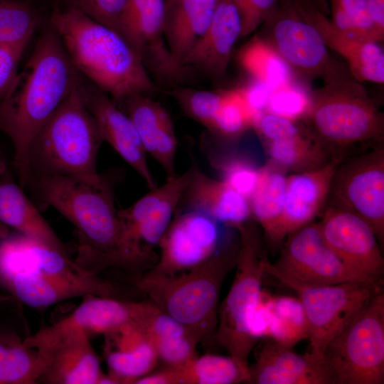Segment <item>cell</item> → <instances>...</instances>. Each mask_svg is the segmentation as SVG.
<instances>
[{"instance_id": "12", "label": "cell", "mask_w": 384, "mask_h": 384, "mask_svg": "<svg viewBox=\"0 0 384 384\" xmlns=\"http://www.w3.org/2000/svg\"><path fill=\"white\" fill-rule=\"evenodd\" d=\"M267 40L291 68L305 79L325 83L351 75L349 70L329 53L316 28L306 21L292 0H282L265 21Z\"/></svg>"}, {"instance_id": "39", "label": "cell", "mask_w": 384, "mask_h": 384, "mask_svg": "<svg viewBox=\"0 0 384 384\" xmlns=\"http://www.w3.org/2000/svg\"><path fill=\"white\" fill-rule=\"evenodd\" d=\"M334 26L344 33L378 43L383 41L369 15L365 0H330Z\"/></svg>"}, {"instance_id": "48", "label": "cell", "mask_w": 384, "mask_h": 384, "mask_svg": "<svg viewBox=\"0 0 384 384\" xmlns=\"http://www.w3.org/2000/svg\"><path fill=\"white\" fill-rule=\"evenodd\" d=\"M272 299L271 294L262 289L250 325V334L255 341L270 337L273 321Z\"/></svg>"}, {"instance_id": "27", "label": "cell", "mask_w": 384, "mask_h": 384, "mask_svg": "<svg viewBox=\"0 0 384 384\" xmlns=\"http://www.w3.org/2000/svg\"><path fill=\"white\" fill-rule=\"evenodd\" d=\"M250 377L230 356L206 354L176 367L147 374L134 384H236Z\"/></svg>"}, {"instance_id": "42", "label": "cell", "mask_w": 384, "mask_h": 384, "mask_svg": "<svg viewBox=\"0 0 384 384\" xmlns=\"http://www.w3.org/2000/svg\"><path fill=\"white\" fill-rule=\"evenodd\" d=\"M127 1L66 0V7L78 10L95 21L118 33L119 18Z\"/></svg>"}, {"instance_id": "14", "label": "cell", "mask_w": 384, "mask_h": 384, "mask_svg": "<svg viewBox=\"0 0 384 384\" xmlns=\"http://www.w3.org/2000/svg\"><path fill=\"white\" fill-rule=\"evenodd\" d=\"M331 203L361 218L384 243V146L346 157L336 166L331 183Z\"/></svg>"}, {"instance_id": "50", "label": "cell", "mask_w": 384, "mask_h": 384, "mask_svg": "<svg viewBox=\"0 0 384 384\" xmlns=\"http://www.w3.org/2000/svg\"><path fill=\"white\" fill-rule=\"evenodd\" d=\"M21 309V302L11 295H0V328H23L26 323L13 321H24Z\"/></svg>"}, {"instance_id": "28", "label": "cell", "mask_w": 384, "mask_h": 384, "mask_svg": "<svg viewBox=\"0 0 384 384\" xmlns=\"http://www.w3.org/2000/svg\"><path fill=\"white\" fill-rule=\"evenodd\" d=\"M218 0H179L168 26H164L167 46L180 69L183 61L208 27Z\"/></svg>"}, {"instance_id": "19", "label": "cell", "mask_w": 384, "mask_h": 384, "mask_svg": "<svg viewBox=\"0 0 384 384\" xmlns=\"http://www.w3.org/2000/svg\"><path fill=\"white\" fill-rule=\"evenodd\" d=\"M299 15L314 26L327 48L347 62L350 73L359 82H384V53L378 42L348 35L337 28L312 0H292Z\"/></svg>"}, {"instance_id": "3", "label": "cell", "mask_w": 384, "mask_h": 384, "mask_svg": "<svg viewBox=\"0 0 384 384\" xmlns=\"http://www.w3.org/2000/svg\"><path fill=\"white\" fill-rule=\"evenodd\" d=\"M0 287L21 303L41 309L78 297L120 299L123 289L23 235L0 242Z\"/></svg>"}, {"instance_id": "21", "label": "cell", "mask_w": 384, "mask_h": 384, "mask_svg": "<svg viewBox=\"0 0 384 384\" xmlns=\"http://www.w3.org/2000/svg\"><path fill=\"white\" fill-rule=\"evenodd\" d=\"M336 165L331 161L318 169L287 176L284 211L269 240L272 245L282 246L289 234L311 223L324 208Z\"/></svg>"}, {"instance_id": "29", "label": "cell", "mask_w": 384, "mask_h": 384, "mask_svg": "<svg viewBox=\"0 0 384 384\" xmlns=\"http://www.w3.org/2000/svg\"><path fill=\"white\" fill-rule=\"evenodd\" d=\"M23 329L0 328V384H36L46 364L43 354L26 344Z\"/></svg>"}, {"instance_id": "15", "label": "cell", "mask_w": 384, "mask_h": 384, "mask_svg": "<svg viewBox=\"0 0 384 384\" xmlns=\"http://www.w3.org/2000/svg\"><path fill=\"white\" fill-rule=\"evenodd\" d=\"M24 341L46 358L38 383L102 384L105 374L85 331L53 324L28 336Z\"/></svg>"}, {"instance_id": "5", "label": "cell", "mask_w": 384, "mask_h": 384, "mask_svg": "<svg viewBox=\"0 0 384 384\" xmlns=\"http://www.w3.org/2000/svg\"><path fill=\"white\" fill-rule=\"evenodd\" d=\"M238 250L239 244L221 249L206 262L172 276L145 273L135 279L134 285L210 348L215 342L220 288L235 267Z\"/></svg>"}, {"instance_id": "4", "label": "cell", "mask_w": 384, "mask_h": 384, "mask_svg": "<svg viewBox=\"0 0 384 384\" xmlns=\"http://www.w3.org/2000/svg\"><path fill=\"white\" fill-rule=\"evenodd\" d=\"M50 25L78 72L115 101L154 90L143 58L117 32L78 10L58 6Z\"/></svg>"}, {"instance_id": "47", "label": "cell", "mask_w": 384, "mask_h": 384, "mask_svg": "<svg viewBox=\"0 0 384 384\" xmlns=\"http://www.w3.org/2000/svg\"><path fill=\"white\" fill-rule=\"evenodd\" d=\"M28 42L13 45H0V100L11 85L18 66Z\"/></svg>"}, {"instance_id": "43", "label": "cell", "mask_w": 384, "mask_h": 384, "mask_svg": "<svg viewBox=\"0 0 384 384\" xmlns=\"http://www.w3.org/2000/svg\"><path fill=\"white\" fill-rule=\"evenodd\" d=\"M199 341L193 334L164 340L154 344L158 358L166 367H176L198 356L196 347Z\"/></svg>"}, {"instance_id": "16", "label": "cell", "mask_w": 384, "mask_h": 384, "mask_svg": "<svg viewBox=\"0 0 384 384\" xmlns=\"http://www.w3.org/2000/svg\"><path fill=\"white\" fill-rule=\"evenodd\" d=\"M220 225L200 210H176L159 243L160 256L146 274L172 276L209 260L222 249Z\"/></svg>"}, {"instance_id": "49", "label": "cell", "mask_w": 384, "mask_h": 384, "mask_svg": "<svg viewBox=\"0 0 384 384\" xmlns=\"http://www.w3.org/2000/svg\"><path fill=\"white\" fill-rule=\"evenodd\" d=\"M240 89L247 105L255 114V119L261 112L266 111L272 92L270 87L260 81L253 80L252 82Z\"/></svg>"}, {"instance_id": "24", "label": "cell", "mask_w": 384, "mask_h": 384, "mask_svg": "<svg viewBox=\"0 0 384 384\" xmlns=\"http://www.w3.org/2000/svg\"><path fill=\"white\" fill-rule=\"evenodd\" d=\"M103 336L108 375L115 384H134L156 366L159 358L154 346L134 323Z\"/></svg>"}, {"instance_id": "51", "label": "cell", "mask_w": 384, "mask_h": 384, "mask_svg": "<svg viewBox=\"0 0 384 384\" xmlns=\"http://www.w3.org/2000/svg\"><path fill=\"white\" fill-rule=\"evenodd\" d=\"M365 1L377 32L384 38V0Z\"/></svg>"}, {"instance_id": "22", "label": "cell", "mask_w": 384, "mask_h": 384, "mask_svg": "<svg viewBox=\"0 0 384 384\" xmlns=\"http://www.w3.org/2000/svg\"><path fill=\"white\" fill-rule=\"evenodd\" d=\"M249 366L250 383L256 384H334L333 376L324 360L309 352L300 356L269 337Z\"/></svg>"}, {"instance_id": "7", "label": "cell", "mask_w": 384, "mask_h": 384, "mask_svg": "<svg viewBox=\"0 0 384 384\" xmlns=\"http://www.w3.org/2000/svg\"><path fill=\"white\" fill-rule=\"evenodd\" d=\"M79 82L80 78L32 139L28 151V176L99 175L97 157L103 139L85 105Z\"/></svg>"}, {"instance_id": "45", "label": "cell", "mask_w": 384, "mask_h": 384, "mask_svg": "<svg viewBox=\"0 0 384 384\" xmlns=\"http://www.w3.org/2000/svg\"><path fill=\"white\" fill-rule=\"evenodd\" d=\"M237 8L242 23L240 36H245L253 31L276 9L278 0H231Z\"/></svg>"}, {"instance_id": "25", "label": "cell", "mask_w": 384, "mask_h": 384, "mask_svg": "<svg viewBox=\"0 0 384 384\" xmlns=\"http://www.w3.org/2000/svg\"><path fill=\"white\" fill-rule=\"evenodd\" d=\"M241 31V18L231 0H218L208 27L188 53L183 65H196L213 74H222Z\"/></svg>"}, {"instance_id": "18", "label": "cell", "mask_w": 384, "mask_h": 384, "mask_svg": "<svg viewBox=\"0 0 384 384\" xmlns=\"http://www.w3.org/2000/svg\"><path fill=\"white\" fill-rule=\"evenodd\" d=\"M80 90L86 107L95 117L103 142L109 143L117 154L144 179L149 190L157 187L148 166L146 151L129 117L118 109L110 96L82 78Z\"/></svg>"}, {"instance_id": "35", "label": "cell", "mask_w": 384, "mask_h": 384, "mask_svg": "<svg viewBox=\"0 0 384 384\" xmlns=\"http://www.w3.org/2000/svg\"><path fill=\"white\" fill-rule=\"evenodd\" d=\"M38 21L26 0H0V45L29 42Z\"/></svg>"}, {"instance_id": "46", "label": "cell", "mask_w": 384, "mask_h": 384, "mask_svg": "<svg viewBox=\"0 0 384 384\" xmlns=\"http://www.w3.org/2000/svg\"><path fill=\"white\" fill-rule=\"evenodd\" d=\"M220 96V93L196 91L184 97L182 105L191 117L210 129Z\"/></svg>"}, {"instance_id": "41", "label": "cell", "mask_w": 384, "mask_h": 384, "mask_svg": "<svg viewBox=\"0 0 384 384\" xmlns=\"http://www.w3.org/2000/svg\"><path fill=\"white\" fill-rule=\"evenodd\" d=\"M213 163L222 180L249 201L257 185L260 169L243 158L213 159Z\"/></svg>"}, {"instance_id": "2", "label": "cell", "mask_w": 384, "mask_h": 384, "mask_svg": "<svg viewBox=\"0 0 384 384\" xmlns=\"http://www.w3.org/2000/svg\"><path fill=\"white\" fill-rule=\"evenodd\" d=\"M26 186L77 229L78 265L96 274L109 267L123 268L122 229L114 206L113 179L100 174L94 178L31 174Z\"/></svg>"}, {"instance_id": "44", "label": "cell", "mask_w": 384, "mask_h": 384, "mask_svg": "<svg viewBox=\"0 0 384 384\" xmlns=\"http://www.w3.org/2000/svg\"><path fill=\"white\" fill-rule=\"evenodd\" d=\"M252 128L264 141L269 142L296 136L304 130L305 126L297 121L265 111L257 117Z\"/></svg>"}, {"instance_id": "1", "label": "cell", "mask_w": 384, "mask_h": 384, "mask_svg": "<svg viewBox=\"0 0 384 384\" xmlns=\"http://www.w3.org/2000/svg\"><path fill=\"white\" fill-rule=\"evenodd\" d=\"M80 78L62 41L50 25L42 33L26 63L0 100V130L11 139L18 184L28 177L29 145Z\"/></svg>"}, {"instance_id": "34", "label": "cell", "mask_w": 384, "mask_h": 384, "mask_svg": "<svg viewBox=\"0 0 384 384\" xmlns=\"http://www.w3.org/2000/svg\"><path fill=\"white\" fill-rule=\"evenodd\" d=\"M272 309L273 321L270 338L289 348L308 338L307 321L298 298L273 297Z\"/></svg>"}, {"instance_id": "9", "label": "cell", "mask_w": 384, "mask_h": 384, "mask_svg": "<svg viewBox=\"0 0 384 384\" xmlns=\"http://www.w3.org/2000/svg\"><path fill=\"white\" fill-rule=\"evenodd\" d=\"M334 384L384 383V292L375 294L328 344Z\"/></svg>"}, {"instance_id": "37", "label": "cell", "mask_w": 384, "mask_h": 384, "mask_svg": "<svg viewBox=\"0 0 384 384\" xmlns=\"http://www.w3.org/2000/svg\"><path fill=\"white\" fill-rule=\"evenodd\" d=\"M122 102L125 103L127 114L134 123L146 152L153 156L157 135L168 112L146 95L133 96Z\"/></svg>"}, {"instance_id": "13", "label": "cell", "mask_w": 384, "mask_h": 384, "mask_svg": "<svg viewBox=\"0 0 384 384\" xmlns=\"http://www.w3.org/2000/svg\"><path fill=\"white\" fill-rule=\"evenodd\" d=\"M278 260L267 259L264 272H276L298 282L312 284H336L359 282L375 286L383 282L368 277L345 263L326 243L319 223H310L287 238Z\"/></svg>"}, {"instance_id": "10", "label": "cell", "mask_w": 384, "mask_h": 384, "mask_svg": "<svg viewBox=\"0 0 384 384\" xmlns=\"http://www.w3.org/2000/svg\"><path fill=\"white\" fill-rule=\"evenodd\" d=\"M191 175V169L169 177L131 206L119 210L124 270L138 272L156 262L154 249L171 223Z\"/></svg>"}, {"instance_id": "20", "label": "cell", "mask_w": 384, "mask_h": 384, "mask_svg": "<svg viewBox=\"0 0 384 384\" xmlns=\"http://www.w3.org/2000/svg\"><path fill=\"white\" fill-rule=\"evenodd\" d=\"M164 0H127L119 21L118 33L142 56L149 58L163 74L181 71L164 41Z\"/></svg>"}, {"instance_id": "40", "label": "cell", "mask_w": 384, "mask_h": 384, "mask_svg": "<svg viewBox=\"0 0 384 384\" xmlns=\"http://www.w3.org/2000/svg\"><path fill=\"white\" fill-rule=\"evenodd\" d=\"M310 105L311 93L294 80L272 91L266 112L298 121L305 117Z\"/></svg>"}, {"instance_id": "36", "label": "cell", "mask_w": 384, "mask_h": 384, "mask_svg": "<svg viewBox=\"0 0 384 384\" xmlns=\"http://www.w3.org/2000/svg\"><path fill=\"white\" fill-rule=\"evenodd\" d=\"M220 100L210 130L234 138L252 128L255 114L247 105L240 88L220 93Z\"/></svg>"}, {"instance_id": "33", "label": "cell", "mask_w": 384, "mask_h": 384, "mask_svg": "<svg viewBox=\"0 0 384 384\" xmlns=\"http://www.w3.org/2000/svg\"><path fill=\"white\" fill-rule=\"evenodd\" d=\"M239 62L253 80L266 84L272 91L294 81L291 68L266 39H252L240 50Z\"/></svg>"}, {"instance_id": "8", "label": "cell", "mask_w": 384, "mask_h": 384, "mask_svg": "<svg viewBox=\"0 0 384 384\" xmlns=\"http://www.w3.org/2000/svg\"><path fill=\"white\" fill-rule=\"evenodd\" d=\"M235 229L240 235L236 271L229 292L218 307L215 342L250 377L248 358L257 342L250 334V325L262 291L267 257L257 233L247 223Z\"/></svg>"}, {"instance_id": "6", "label": "cell", "mask_w": 384, "mask_h": 384, "mask_svg": "<svg viewBox=\"0 0 384 384\" xmlns=\"http://www.w3.org/2000/svg\"><path fill=\"white\" fill-rule=\"evenodd\" d=\"M302 120L337 164L358 145L383 142V114L352 75L312 92L309 110Z\"/></svg>"}, {"instance_id": "23", "label": "cell", "mask_w": 384, "mask_h": 384, "mask_svg": "<svg viewBox=\"0 0 384 384\" xmlns=\"http://www.w3.org/2000/svg\"><path fill=\"white\" fill-rule=\"evenodd\" d=\"M191 175L181 201L186 209L197 210L218 223L236 228L248 222L251 215L249 201L222 179L203 173L193 162Z\"/></svg>"}, {"instance_id": "26", "label": "cell", "mask_w": 384, "mask_h": 384, "mask_svg": "<svg viewBox=\"0 0 384 384\" xmlns=\"http://www.w3.org/2000/svg\"><path fill=\"white\" fill-rule=\"evenodd\" d=\"M0 222L21 235L67 253L66 248L37 208L12 178L4 162L0 163Z\"/></svg>"}, {"instance_id": "52", "label": "cell", "mask_w": 384, "mask_h": 384, "mask_svg": "<svg viewBox=\"0 0 384 384\" xmlns=\"http://www.w3.org/2000/svg\"><path fill=\"white\" fill-rule=\"evenodd\" d=\"M312 1L316 4L319 9L323 12L324 14H329V5L328 4V0H312Z\"/></svg>"}, {"instance_id": "17", "label": "cell", "mask_w": 384, "mask_h": 384, "mask_svg": "<svg viewBox=\"0 0 384 384\" xmlns=\"http://www.w3.org/2000/svg\"><path fill=\"white\" fill-rule=\"evenodd\" d=\"M328 246L356 271L383 282L384 259L370 225L355 213L329 204L319 223Z\"/></svg>"}, {"instance_id": "11", "label": "cell", "mask_w": 384, "mask_h": 384, "mask_svg": "<svg viewBox=\"0 0 384 384\" xmlns=\"http://www.w3.org/2000/svg\"><path fill=\"white\" fill-rule=\"evenodd\" d=\"M297 294L309 329V353L324 360L328 344L383 287L359 282L312 285L298 282L276 272H267Z\"/></svg>"}, {"instance_id": "38", "label": "cell", "mask_w": 384, "mask_h": 384, "mask_svg": "<svg viewBox=\"0 0 384 384\" xmlns=\"http://www.w3.org/2000/svg\"><path fill=\"white\" fill-rule=\"evenodd\" d=\"M133 322L143 331L153 345L185 335L195 336L189 329L164 312L151 300L134 302Z\"/></svg>"}, {"instance_id": "30", "label": "cell", "mask_w": 384, "mask_h": 384, "mask_svg": "<svg viewBox=\"0 0 384 384\" xmlns=\"http://www.w3.org/2000/svg\"><path fill=\"white\" fill-rule=\"evenodd\" d=\"M70 315L55 325L74 328L89 336L105 335L133 322L134 302L106 297H87Z\"/></svg>"}, {"instance_id": "32", "label": "cell", "mask_w": 384, "mask_h": 384, "mask_svg": "<svg viewBox=\"0 0 384 384\" xmlns=\"http://www.w3.org/2000/svg\"><path fill=\"white\" fill-rule=\"evenodd\" d=\"M265 146L270 161L295 173L318 169L333 161L306 127L296 136L265 142Z\"/></svg>"}, {"instance_id": "31", "label": "cell", "mask_w": 384, "mask_h": 384, "mask_svg": "<svg viewBox=\"0 0 384 384\" xmlns=\"http://www.w3.org/2000/svg\"><path fill=\"white\" fill-rule=\"evenodd\" d=\"M286 170L269 161L260 169L256 188L249 199L251 215L269 241L282 218L286 195Z\"/></svg>"}]
</instances>
